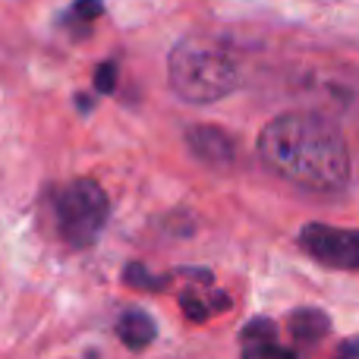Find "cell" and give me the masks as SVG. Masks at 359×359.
I'll list each match as a JSON object with an SVG mask.
<instances>
[{"label": "cell", "mask_w": 359, "mask_h": 359, "mask_svg": "<svg viewBox=\"0 0 359 359\" xmlns=\"http://www.w3.org/2000/svg\"><path fill=\"white\" fill-rule=\"evenodd\" d=\"M259 158L284 183L316 196L341 192L350 180V151L341 130L312 111L274 117L259 136Z\"/></svg>", "instance_id": "obj_1"}, {"label": "cell", "mask_w": 359, "mask_h": 359, "mask_svg": "<svg viewBox=\"0 0 359 359\" xmlns=\"http://www.w3.org/2000/svg\"><path fill=\"white\" fill-rule=\"evenodd\" d=\"M170 88L189 104H215L240 88V69L224 48L205 38H183L168 60Z\"/></svg>", "instance_id": "obj_2"}, {"label": "cell", "mask_w": 359, "mask_h": 359, "mask_svg": "<svg viewBox=\"0 0 359 359\" xmlns=\"http://www.w3.org/2000/svg\"><path fill=\"white\" fill-rule=\"evenodd\" d=\"M107 217H111V202L95 180H73L54 192V224L67 246H92L104 230Z\"/></svg>", "instance_id": "obj_3"}, {"label": "cell", "mask_w": 359, "mask_h": 359, "mask_svg": "<svg viewBox=\"0 0 359 359\" xmlns=\"http://www.w3.org/2000/svg\"><path fill=\"white\" fill-rule=\"evenodd\" d=\"M299 246L328 268L359 271V230L331 227V224H306L299 230Z\"/></svg>", "instance_id": "obj_4"}, {"label": "cell", "mask_w": 359, "mask_h": 359, "mask_svg": "<svg viewBox=\"0 0 359 359\" xmlns=\"http://www.w3.org/2000/svg\"><path fill=\"white\" fill-rule=\"evenodd\" d=\"M186 145H189V151L198 161L215 170H227V168H233V161H236V142L221 126H208V123L189 126V130H186Z\"/></svg>", "instance_id": "obj_5"}, {"label": "cell", "mask_w": 359, "mask_h": 359, "mask_svg": "<svg viewBox=\"0 0 359 359\" xmlns=\"http://www.w3.org/2000/svg\"><path fill=\"white\" fill-rule=\"evenodd\" d=\"M180 309L189 322L202 325L208 322L215 312H227L230 309V297L224 290L215 287V278H202L198 284H189L180 293Z\"/></svg>", "instance_id": "obj_6"}, {"label": "cell", "mask_w": 359, "mask_h": 359, "mask_svg": "<svg viewBox=\"0 0 359 359\" xmlns=\"http://www.w3.org/2000/svg\"><path fill=\"white\" fill-rule=\"evenodd\" d=\"M117 334L126 350H145L158 337V325L149 312L142 309H126L117 318Z\"/></svg>", "instance_id": "obj_7"}, {"label": "cell", "mask_w": 359, "mask_h": 359, "mask_svg": "<svg viewBox=\"0 0 359 359\" xmlns=\"http://www.w3.org/2000/svg\"><path fill=\"white\" fill-rule=\"evenodd\" d=\"M331 331V318L322 309L303 306L290 316V337L297 341V347H316L325 334Z\"/></svg>", "instance_id": "obj_8"}, {"label": "cell", "mask_w": 359, "mask_h": 359, "mask_svg": "<svg viewBox=\"0 0 359 359\" xmlns=\"http://www.w3.org/2000/svg\"><path fill=\"white\" fill-rule=\"evenodd\" d=\"M123 280L130 287H139V290H168L174 274H151L142 262H130L123 268Z\"/></svg>", "instance_id": "obj_9"}, {"label": "cell", "mask_w": 359, "mask_h": 359, "mask_svg": "<svg viewBox=\"0 0 359 359\" xmlns=\"http://www.w3.org/2000/svg\"><path fill=\"white\" fill-rule=\"evenodd\" d=\"M104 13V0H73V6H69V13L63 16V25H76L79 22L82 29L86 25H92L95 19Z\"/></svg>", "instance_id": "obj_10"}, {"label": "cell", "mask_w": 359, "mask_h": 359, "mask_svg": "<svg viewBox=\"0 0 359 359\" xmlns=\"http://www.w3.org/2000/svg\"><path fill=\"white\" fill-rule=\"evenodd\" d=\"M240 341H243V350L246 347H255V344H268V341H278V328H274L271 318H252L246 328L240 331Z\"/></svg>", "instance_id": "obj_11"}, {"label": "cell", "mask_w": 359, "mask_h": 359, "mask_svg": "<svg viewBox=\"0 0 359 359\" xmlns=\"http://www.w3.org/2000/svg\"><path fill=\"white\" fill-rule=\"evenodd\" d=\"M95 88H98L101 95H111L114 88H117V63L114 60H104L95 67Z\"/></svg>", "instance_id": "obj_12"}, {"label": "cell", "mask_w": 359, "mask_h": 359, "mask_svg": "<svg viewBox=\"0 0 359 359\" xmlns=\"http://www.w3.org/2000/svg\"><path fill=\"white\" fill-rule=\"evenodd\" d=\"M243 353H246V356H280V359H293V356H297V350H293V347H280L278 341H268V344L246 347Z\"/></svg>", "instance_id": "obj_13"}, {"label": "cell", "mask_w": 359, "mask_h": 359, "mask_svg": "<svg viewBox=\"0 0 359 359\" xmlns=\"http://www.w3.org/2000/svg\"><path fill=\"white\" fill-rule=\"evenodd\" d=\"M341 353L344 356H359V341H344L341 344Z\"/></svg>", "instance_id": "obj_14"}, {"label": "cell", "mask_w": 359, "mask_h": 359, "mask_svg": "<svg viewBox=\"0 0 359 359\" xmlns=\"http://www.w3.org/2000/svg\"><path fill=\"white\" fill-rule=\"evenodd\" d=\"M76 104H79V111H82V114H88V111H92L95 101H92V98H86V95H79V98H76Z\"/></svg>", "instance_id": "obj_15"}]
</instances>
